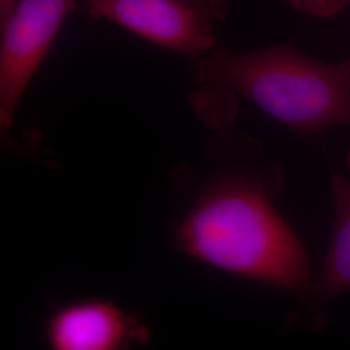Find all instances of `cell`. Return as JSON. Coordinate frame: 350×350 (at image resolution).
<instances>
[{
  "instance_id": "1",
  "label": "cell",
  "mask_w": 350,
  "mask_h": 350,
  "mask_svg": "<svg viewBox=\"0 0 350 350\" xmlns=\"http://www.w3.org/2000/svg\"><path fill=\"white\" fill-rule=\"evenodd\" d=\"M283 178L256 140L235 134V160L192 202L176 228L185 254L227 274L295 295L313 288L302 241L276 209Z\"/></svg>"
},
{
  "instance_id": "2",
  "label": "cell",
  "mask_w": 350,
  "mask_h": 350,
  "mask_svg": "<svg viewBox=\"0 0 350 350\" xmlns=\"http://www.w3.org/2000/svg\"><path fill=\"white\" fill-rule=\"evenodd\" d=\"M189 63L199 83L192 105L218 129L231 125L239 98L300 137L350 126V83L340 64L323 63L291 44L253 52L215 47Z\"/></svg>"
},
{
  "instance_id": "3",
  "label": "cell",
  "mask_w": 350,
  "mask_h": 350,
  "mask_svg": "<svg viewBox=\"0 0 350 350\" xmlns=\"http://www.w3.org/2000/svg\"><path fill=\"white\" fill-rule=\"evenodd\" d=\"M88 16L193 60L218 47L228 0H85Z\"/></svg>"
},
{
  "instance_id": "4",
  "label": "cell",
  "mask_w": 350,
  "mask_h": 350,
  "mask_svg": "<svg viewBox=\"0 0 350 350\" xmlns=\"http://www.w3.org/2000/svg\"><path fill=\"white\" fill-rule=\"evenodd\" d=\"M77 5V0H17L0 21L3 137L12 127L20 101Z\"/></svg>"
},
{
  "instance_id": "5",
  "label": "cell",
  "mask_w": 350,
  "mask_h": 350,
  "mask_svg": "<svg viewBox=\"0 0 350 350\" xmlns=\"http://www.w3.org/2000/svg\"><path fill=\"white\" fill-rule=\"evenodd\" d=\"M46 341L55 350H117L146 341L148 332L134 315L111 301L68 304L51 315Z\"/></svg>"
},
{
  "instance_id": "6",
  "label": "cell",
  "mask_w": 350,
  "mask_h": 350,
  "mask_svg": "<svg viewBox=\"0 0 350 350\" xmlns=\"http://www.w3.org/2000/svg\"><path fill=\"white\" fill-rule=\"evenodd\" d=\"M329 192L335 208L332 237L325 260L314 278L313 288L302 302L306 328L325 325V308L350 291V180L338 172L329 178Z\"/></svg>"
},
{
  "instance_id": "7",
  "label": "cell",
  "mask_w": 350,
  "mask_h": 350,
  "mask_svg": "<svg viewBox=\"0 0 350 350\" xmlns=\"http://www.w3.org/2000/svg\"><path fill=\"white\" fill-rule=\"evenodd\" d=\"M299 12L319 18H331L350 5V0H287Z\"/></svg>"
},
{
  "instance_id": "8",
  "label": "cell",
  "mask_w": 350,
  "mask_h": 350,
  "mask_svg": "<svg viewBox=\"0 0 350 350\" xmlns=\"http://www.w3.org/2000/svg\"><path fill=\"white\" fill-rule=\"evenodd\" d=\"M17 0H0V21L4 20L12 11L13 5Z\"/></svg>"
},
{
  "instance_id": "9",
  "label": "cell",
  "mask_w": 350,
  "mask_h": 350,
  "mask_svg": "<svg viewBox=\"0 0 350 350\" xmlns=\"http://www.w3.org/2000/svg\"><path fill=\"white\" fill-rule=\"evenodd\" d=\"M340 65H341V69H342L344 75H345V77L348 78V81H349L350 83V57L348 59V60H345V62L340 63ZM348 166H349L350 169V153L349 156H348Z\"/></svg>"
}]
</instances>
